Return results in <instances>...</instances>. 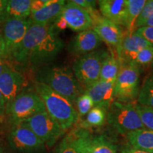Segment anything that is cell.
<instances>
[{"label": "cell", "instance_id": "obj_1", "mask_svg": "<svg viewBox=\"0 0 153 153\" xmlns=\"http://www.w3.org/2000/svg\"><path fill=\"white\" fill-rule=\"evenodd\" d=\"M63 47L54 26L32 23L11 55L10 63L14 62L22 68L37 70L55 59Z\"/></svg>", "mask_w": 153, "mask_h": 153}, {"label": "cell", "instance_id": "obj_2", "mask_svg": "<svg viewBox=\"0 0 153 153\" xmlns=\"http://www.w3.org/2000/svg\"><path fill=\"white\" fill-rule=\"evenodd\" d=\"M35 82L46 85L72 104L85 91L72 69L67 66L44 65L39 68L35 73Z\"/></svg>", "mask_w": 153, "mask_h": 153}, {"label": "cell", "instance_id": "obj_3", "mask_svg": "<svg viewBox=\"0 0 153 153\" xmlns=\"http://www.w3.org/2000/svg\"><path fill=\"white\" fill-rule=\"evenodd\" d=\"M34 90L43 101L46 111L63 131L66 132L78 121L77 111L68 99L41 83L35 82Z\"/></svg>", "mask_w": 153, "mask_h": 153}, {"label": "cell", "instance_id": "obj_4", "mask_svg": "<svg viewBox=\"0 0 153 153\" xmlns=\"http://www.w3.org/2000/svg\"><path fill=\"white\" fill-rule=\"evenodd\" d=\"M108 54L105 50H97L79 57L74 62L72 71L85 90L100 79L101 66Z\"/></svg>", "mask_w": 153, "mask_h": 153}, {"label": "cell", "instance_id": "obj_5", "mask_svg": "<svg viewBox=\"0 0 153 153\" xmlns=\"http://www.w3.org/2000/svg\"><path fill=\"white\" fill-rule=\"evenodd\" d=\"M45 110L43 101L34 89H24L6 107L5 114L13 125Z\"/></svg>", "mask_w": 153, "mask_h": 153}, {"label": "cell", "instance_id": "obj_6", "mask_svg": "<svg viewBox=\"0 0 153 153\" xmlns=\"http://www.w3.org/2000/svg\"><path fill=\"white\" fill-rule=\"evenodd\" d=\"M107 120L113 128L120 134L145 128L133 103L114 101L107 113Z\"/></svg>", "mask_w": 153, "mask_h": 153}, {"label": "cell", "instance_id": "obj_7", "mask_svg": "<svg viewBox=\"0 0 153 153\" xmlns=\"http://www.w3.org/2000/svg\"><path fill=\"white\" fill-rule=\"evenodd\" d=\"M140 68L133 65H122L114 88V101L133 103L140 92Z\"/></svg>", "mask_w": 153, "mask_h": 153}, {"label": "cell", "instance_id": "obj_8", "mask_svg": "<svg viewBox=\"0 0 153 153\" xmlns=\"http://www.w3.org/2000/svg\"><path fill=\"white\" fill-rule=\"evenodd\" d=\"M22 123L29 128L44 145L48 147L54 145L57 140L65 133L46 110L23 120Z\"/></svg>", "mask_w": 153, "mask_h": 153}, {"label": "cell", "instance_id": "obj_9", "mask_svg": "<svg viewBox=\"0 0 153 153\" xmlns=\"http://www.w3.org/2000/svg\"><path fill=\"white\" fill-rule=\"evenodd\" d=\"M7 140L10 148L19 153H36L45 148L41 140L22 122L13 124Z\"/></svg>", "mask_w": 153, "mask_h": 153}, {"label": "cell", "instance_id": "obj_10", "mask_svg": "<svg viewBox=\"0 0 153 153\" xmlns=\"http://www.w3.org/2000/svg\"><path fill=\"white\" fill-rule=\"evenodd\" d=\"M32 23L30 18H9L4 23L2 36L6 45L5 55L9 62L11 55L22 43Z\"/></svg>", "mask_w": 153, "mask_h": 153}, {"label": "cell", "instance_id": "obj_11", "mask_svg": "<svg viewBox=\"0 0 153 153\" xmlns=\"http://www.w3.org/2000/svg\"><path fill=\"white\" fill-rule=\"evenodd\" d=\"M26 80L22 72L9 65L0 75V91L6 101V107L24 90Z\"/></svg>", "mask_w": 153, "mask_h": 153}, {"label": "cell", "instance_id": "obj_12", "mask_svg": "<svg viewBox=\"0 0 153 153\" xmlns=\"http://www.w3.org/2000/svg\"><path fill=\"white\" fill-rule=\"evenodd\" d=\"M61 16L66 21L68 27L74 31H84L94 26L90 14L72 1H68L65 4Z\"/></svg>", "mask_w": 153, "mask_h": 153}, {"label": "cell", "instance_id": "obj_13", "mask_svg": "<svg viewBox=\"0 0 153 153\" xmlns=\"http://www.w3.org/2000/svg\"><path fill=\"white\" fill-rule=\"evenodd\" d=\"M91 135L87 129L76 128L63 137L56 149V153H87Z\"/></svg>", "mask_w": 153, "mask_h": 153}, {"label": "cell", "instance_id": "obj_14", "mask_svg": "<svg viewBox=\"0 0 153 153\" xmlns=\"http://www.w3.org/2000/svg\"><path fill=\"white\" fill-rule=\"evenodd\" d=\"M92 28L101 41L118 51L125 36L120 26L101 16L94 20Z\"/></svg>", "mask_w": 153, "mask_h": 153}, {"label": "cell", "instance_id": "obj_15", "mask_svg": "<svg viewBox=\"0 0 153 153\" xmlns=\"http://www.w3.org/2000/svg\"><path fill=\"white\" fill-rule=\"evenodd\" d=\"M101 39L93 28L79 32L69 45L72 54L82 56L97 51L101 44Z\"/></svg>", "mask_w": 153, "mask_h": 153}, {"label": "cell", "instance_id": "obj_16", "mask_svg": "<svg viewBox=\"0 0 153 153\" xmlns=\"http://www.w3.org/2000/svg\"><path fill=\"white\" fill-rule=\"evenodd\" d=\"M99 11L104 18L118 26L126 27L128 20L127 0H100Z\"/></svg>", "mask_w": 153, "mask_h": 153}, {"label": "cell", "instance_id": "obj_17", "mask_svg": "<svg viewBox=\"0 0 153 153\" xmlns=\"http://www.w3.org/2000/svg\"><path fill=\"white\" fill-rule=\"evenodd\" d=\"M116 82H108L99 79L85 91L92 99L94 106L109 109L114 101V88Z\"/></svg>", "mask_w": 153, "mask_h": 153}, {"label": "cell", "instance_id": "obj_18", "mask_svg": "<svg viewBox=\"0 0 153 153\" xmlns=\"http://www.w3.org/2000/svg\"><path fill=\"white\" fill-rule=\"evenodd\" d=\"M66 1L63 0H52L41 10L30 13V20L35 24L51 25L61 16Z\"/></svg>", "mask_w": 153, "mask_h": 153}, {"label": "cell", "instance_id": "obj_19", "mask_svg": "<svg viewBox=\"0 0 153 153\" xmlns=\"http://www.w3.org/2000/svg\"><path fill=\"white\" fill-rule=\"evenodd\" d=\"M150 47L152 46L149 42L135 32L132 35L125 34L119 49L117 51L118 60L119 61L129 55L139 52L141 50Z\"/></svg>", "mask_w": 153, "mask_h": 153}, {"label": "cell", "instance_id": "obj_20", "mask_svg": "<svg viewBox=\"0 0 153 153\" xmlns=\"http://www.w3.org/2000/svg\"><path fill=\"white\" fill-rule=\"evenodd\" d=\"M130 146L153 152V131L141 128L126 134Z\"/></svg>", "mask_w": 153, "mask_h": 153}, {"label": "cell", "instance_id": "obj_21", "mask_svg": "<svg viewBox=\"0 0 153 153\" xmlns=\"http://www.w3.org/2000/svg\"><path fill=\"white\" fill-rule=\"evenodd\" d=\"M120 68V65L118 58H116L112 52L108 53L101 66L100 79L108 82H116Z\"/></svg>", "mask_w": 153, "mask_h": 153}, {"label": "cell", "instance_id": "obj_22", "mask_svg": "<svg viewBox=\"0 0 153 153\" xmlns=\"http://www.w3.org/2000/svg\"><path fill=\"white\" fill-rule=\"evenodd\" d=\"M120 65H133L140 68V67L152 65L153 64V48H147L139 52L119 60Z\"/></svg>", "mask_w": 153, "mask_h": 153}, {"label": "cell", "instance_id": "obj_23", "mask_svg": "<svg viewBox=\"0 0 153 153\" xmlns=\"http://www.w3.org/2000/svg\"><path fill=\"white\" fill-rule=\"evenodd\" d=\"M146 2V0H127L128 20L126 27V35H132L135 32V24Z\"/></svg>", "mask_w": 153, "mask_h": 153}, {"label": "cell", "instance_id": "obj_24", "mask_svg": "<svg viewBox=\"0 0 153 153\" xmlns=\"http://www.w3.org/2000/svg\"><path fill=\"white\" fill-rule=\"evenodd\" d=\"M31 1L30 0H9L7 8L8 19H28L31 13Z\"/></svg>", "mask_w": 153, "mask_h": 153}, {"label": "cell", "instance_id": "obj_25", "mask_svg": "<svg viewBox=\"0 0 153 153\" xmlns=\"http://www.w3.org/2000/svg\"><path fill=\"white\" fill-rule=\"evenodd\" d=\"M108 110L100 106H94L86 116V118L80 123L79 128L88 129L103 126L106 121Z\"/></svg>", "mask_w": 153, "mask_h": 153}, {"label": "cell", "instance_id": "obj_26", "mask_svg": "<svg viewBox=\"0 0 153 153\" xmlns=\"http://www.w3.org/2000/svg\"><path fill=\"white\" fill-rule=\"evenodd\" d=\"M87 153H117L114 145L104 135L90 137Z\"/></svg>", "mask_w": 153, "mask_h": 153}, {"label": "cell", "instance_id": "obj_27", "mask_svg": "<svg viewBox=\"0 0 153 153\" xmlns=\"http://www.w3.org/2000/svg\"><path fill=\"white\" fill-rule=\"evenodd\" d=\"M137 104L150 107L153 109V73L148 74L143 80L137 97Z\"/></svg>", "mask_w": 153, "mask_h": 153}, {"label": "cell", "instance_id": "obj_28", "mask_svg": "<svg viewBox=\"0 0 153 153\" xmlns=\"http://www.w3.org/2000/svg\"><path fill=\"white\" fill-rule=\"evenodd\" d=\"M135 108L138 113L141 122L145 128L153 131V109L150 107L135 104Z\"/></svg>", "mask_w": 153, "mask_h": 153}, {"label": "cell", "instance_id": "obj_29", "mask_svg": "<svg viewBox=\"0 0 153 153\" xmlns=\"http://www.w3.org/2000/svg\"><path fill=\"white\" fill-rule=\"evenodd\" d=\"M76 106L79 117L87 116V114L94 106L92 99L86 92H84L78 97L76 101Z\"/></svg>", "mask_w": 153, "mask_h": 153}, {"label": "cell", "instance_id": "obj_30", "mask_svg": "<svg viewBox=\"0 0 153 153\" xmlns=\"http://www.w3.org/2000/svg\"><path fill=\"white\" fill-rule=\"evenodd\" d=\"M153 15V0L147 1L135 24V29L140 28L144 22Z\"/></svg>", "mask_w": 153, "mask_h": 153}, {"label": "cell", "instance_id": "obj_31", "mask_svg": "<svg viewBox=\"0 0 153 153\" xmlns=\"http://www.w3.org/2000/svg\"><path fill=\"white\" fill-rule=\"evenodd\" d=\"M135 33L140 36L141 37L145 38L147 41L149 42L151 46L153 48V28L142 27L137 28L135 30Z\"/></svg>", "mask_w": 153, "mask_h": 153}, {"label": "cell", "instance_id": "obj_32", "mask_svg": "<svg viewBox=\"0 0 153 153\" xmlns=\"http://www.w3.org/2000/svg\"><path fill=\"white\" fill-rule=\"evenodd\" d=\"M52 0H34L31 1V6H30V9L31 12H35L41 10L50 3H51Z\"/></svg>", "mask_w": 153, "mask_h": 153}, {"label": "cell", "instance_id": "obj_33", "mask_svg": "<svg viewBox=\"0 0 153 153\" xmlns=\"http://www.w3.org/2000/svg\"><path fill=\"white\" fill-rule=\"evenodd\" d=\"M7 0H0V24H4L8 19L7 15Z\"/></svg>", "mask_w": 153, "mask_h": 153}, {"label": "cell", "instance_id": "obj_34", "mask_svg": "<svg viewBox=\"0 0 153 153\" xmlns=\"http://www.w3.org/2000/svg\"><path fill=\"white\" fill-rule=\"evenodd\" d=\"M54 26L55 28H58V29L60 30H65V28L68 27L66 21L65 20L64 18L61 16L59 17V18L56 20V22H55Z\"/></svg>", "mask_w": 153, "mask_h": 153}, {"label": "cell", "instance_id": "obj_35", "mask_svg": "<svg viewBox=\"0 0 153 153\" xmlns=\"http://www.w3.org/2000/svg\"><path fill=\"white\" fill-rule=\"evenodd\" d=\"M10 65V62H9L7 57L4 55H0V75L2 74L4 70L7 66Z\"/></svg>", "mask_w": 153, "mask_h": 153}, {"label": "cell", "instance_id": "obj_36", "mask_svg": "<svg viewBox=\"0 0 153 153\" xmlns=\"http://www.w3.org/2000/svg\"><path fill=\"white\" fill-rule=\"evenodd\" d=\"M121 153H153L150 152H148V151H145L142 150H139V149L134 148L133 147L128 146L126 147L121 151Z\"/></svg>", "mask_w": 153, "mask_h": 153}, {"label": "cell", "instance_id": "obj_37", "mask_svg": "<svg viewBox=\"0 0 153 153\" xmlns=\"http://www.w3.org/2000/svg\"><path fill=\"white\" fill-rule=\"evenodd\" d=\"M6 111V101L2 94L0 91V116L5 114Z\"/></svg>", "mask_w": 153, "mask_h": 153}, {"label": "cell", "instance_id": "obj_38", "mask_svg": "<svg viewBox=\"0 0 153 153\" xmlns=\"http://www.w3.org/2000/svg\"><path fill=\"white\" fill-rule=\"evenodd\" d=\"M6 53V45L5 41L4 39L2 34L0 33V55H5Z\"/></svg>", "mask_w": 153, "mask_h": 153}, {"label": "cell", "instance_id": "obj_39", "mask_svg": "<svg viewBox=\"0 0 153 153\" xmlns=\"http://www.w3.org/2000/svg\"><path fill=\"white\" fill-rule=\"evenodd\" d=\"M142 27H149V28H153V15L151 16L145 21L144 23L142 24L140 28Z\"/></svg>", "mask_w": 153, "mask_h": 153}, {"label": "cell", "instance_id": "obj_40", "mask_svg": "<svg viewBox=\"0 0 153 153\" xmlns=\"http://www.w3.org/2000/svg\"><path fill=\"white\" fill-rule=\"evenodd\" d=\"M0 153H7L1 144H0Z\"/></svg>", "mask_w": 153, "mask_h": 153}, {"label": "cell", "instance_id": "obj_41", "mask_svg": "<svg viewBox=\"0 0 153 153\" xmlns=\"http://www.w3.org/2000/svg\"><path fill=\"white\" fill-rule=\"evenodd\" d=\"M152 69H153V64L152 65ZM152 73H153V72H152Z\"/></svg>", "mask_w": 153, "mask_h": 153}]
</instances>
